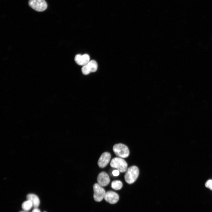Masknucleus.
I'll list each match as a JSON object with an SVG mask.
<instances>
[{"label":"nucleus","instance_id":"2","mask_svg":"<svg viewBox=\"0 0 212 212\" xmlns=\"http://www.w3.org/2000/svg\"><path fill=\"white\" fill-rule=\"evenodd\" d=\"M110 165L111 167L117 169L121 173L125 172L127 169V163L124 159L120 157H115L113 158Z\"/></svg>","mask_w":212,"mask_h":212},{"label":"nucleus","instance_id":"4","mask_svg":"<svg viewBox=\"0 0 212 212\" xmlns=\"http://www.w3.org/2000/svg\"><path fill=\"white\" fill-rule=\"evenodd\" d=\"M29 4L33 9L39 12L44 11L47 7L45 0H29Z\"/></svg>","mask_w":212,"mask_h":212},{"label":"nucleus","instance_id":"14","mask_svg":"<svg viewBox=\"0 0 212 212\" xmlns=\"http://www.w3.org/2000/svg\"><path fill=\"white\" fill-rule=\"evenodd\" d=\"M205 185L206 187L212 190V180H208L206 183Z\"/></svg>","mask_w":212,"mask_h":212},{"label":"nucleus","instance_id":"5","mask_svg":"<svg viewBox=\"0 0 212 212\" xmlns=\"http://www.w3.org/2000/svg\"><path fill=\"white\" fill-rule=\"evenodd\" d=\"M93 198L97 202H100L104 198L106 192L105 189L98 183L94 184L93 186Z\"/></svg>","mask_w":212,"mask_h":212},{"label":"nucleus","instance_id":"3","mask_svg":"<svg viewBox=\"0 0 212 212\" xmlns=\"http://www.w3.org/2000/svg\"><path fill=\"white\" fill-rule=\"evenodd\" d=\"M113 150L115 154L121 158H126L129 155V150L128 147L122 143L115 145L113 147Z\"/></svg>","mask_w":212,"mask_h":212},{"label":"nucleus","instance_id":"10","mask_svg":"<svg viewBox=\"0 0 212 212\" xmlns=\"http://www.w3.org/2000/svg\"><path fill=\"white\" fill-rule=\"evenodd\" d=\"M90 56L87 54L82 55L77 54L74 58V60L76 63L79 65L83 66L87 64L90 61Z\"/></svg>","mask_w":212,"mask_h":212},{"label":"nucleus","instance_id":"8","mask_svg":"<svg viewBox=\"0 0 212 212\" xmlns=\"http://www.w3.org/2000/svg\"><path fill=\"white\" fill-rule=\"evenodd\" d=\"M111 158L110 153L107 152L103 153L100 157L97 162L99 167L103 168L106 167L110 162Z\"/></svg>","mask_w":212,"mask_h":212},{"label":"nucleus","instance_id":"17","mask_svg":"<svg viewBox=\"0 0 212 212\" xmlns=\"http://www.w3.org/2000/svg\"><path fill=\"white\" fill-rule=\"evenodd\" d=\"M19 212H28L27 211H21Z\"/></svg>","mask_w":212,"mask_h":212},{"label":"nucleus","instance_id":"12","mask_svg":"<svg viewBox=\"0 0 212 212\" xmlns=\"http://www.w3.org/2000/svg\"><path fill=\"white\" fill-rule=\"evenodd\" d=\"M122 183L119 180H115L112 181L111 183L112 188L116 190H120L122 187Z\"/></svg>","mask_w":212,"mask_h":212},{"label":"nucleus","instance_id":"18","mask_svg":"<svg viewBox=\"0 0 212 212\" xmlns=\"http://www.w3.org/2000/svg\"><path fill=\"white\" fill-rule=\"evenodd\" d=\"M46 212V211H44V212Z\"/></svg>","mask_w":212,"mask_h":212},{"label":"nucleus","instance_id":"1","mask_svg":"<svg viewBox=\"0 0 212 212\" xmlns=\"http://www.w3.org/2000/svg\"><path fill=\"white\" fill-rule=\"evenodd\" d=\"M139 173V170L136 166L133 165L129 167L125 174V181L129 184L134 183L137 179Z\"/></svg>","mask_w":212,"mask_h":212},{"label":"nucleus","instance_id":"6","mask_svg":"<svg viewBox=\"0 0 212 212\" xmlns=\"http://www.w3.org/2000/svg\"><path fill=\"white\" fill-rule=\"evenodd\" d=\"M98 67L97 62L94 60L90 61L87 64L83 66L81 70L84 75H87L90 73L95 72Z\"/></svg>","mask_w":212,"mask_h":212},{"label":"nucleus","instance_id":"9","mask_svg":"<svg viewBox=\"0 0 212 212\" xmlns=\"http://www.w3.org/2000/svg\"><path fill=\"white\" fill-rule=\"evenodd\" d=\"M98 183L102 186H107L110 183V178L108 175L105 172L99 173L97 178Z\"/></svg>","mask_w":212,"mask_h":212},{"label":"nucleus","instance_id":"13","mask_svg":"<svg viewBox=\"0 0 212 212\" xmlns=\"http://www.w3.org/2000/svg\"><path fill=\"white\" fill-rule=\"evenodd\" d=\"M21 207L24 211H28L33 207L32 203L30 200H27L23 202L21 205Z\"/></svg>","mask_w":212,"mask_h":212},{"label":"nucleus","instance_id":"15","mask_svg":"<svg viewBox=\"0 0 212 212\" xmlns=\"http://www.w3.org/2000/svg\"><path fill=\"white\" fill-rule=\"evenodd\" d=\"M119 171L118 170H114L113 171L112 173L114 176H117L119 174Z\"/></svg>","mask_w":212,"mask_h":212},{"label":"nucleus","instance_id":"11","mask_svg":"<svg viewBox=\"0 0 212 212\" xmlns=\"http://www.w3.org/2000/svg\"><path fill=\"white\" fill-rule=\"evenodd\" d=\"M27 200H30L32 203L33 207L38 208L40 204V200L37 196L33 194H29L26 196Z\"/></svg>","mask_w":212,"mask_h":212},{"label":"nucleus","instance_id":"7","mask_svg":"<svg viewBox=\"0 0 212 212\" xmlns=\"http://www.w3.org/2000/svg\"><path fill=\"white\" fill-rule=\"evenodd\" d=\"M104 198L108 203L114 204L118 201L119 196L116 193L112 191H109L106 192Z\"/></svg>","mask_w":212,"mask_h":212},{"label":"nucleus","instance_id":"16","mask_svg":"<svg viewBox=\"0 0 212 212\" xmlns=\"http://www.w3.org/2000/svg\"><path fill=\"white\" fill-rule=\"evenodd\" d=\"M32 212H41L40 210L38 208H34Z\"/></svg>","mask_w":212,"mask_h":212}]
</instances>
